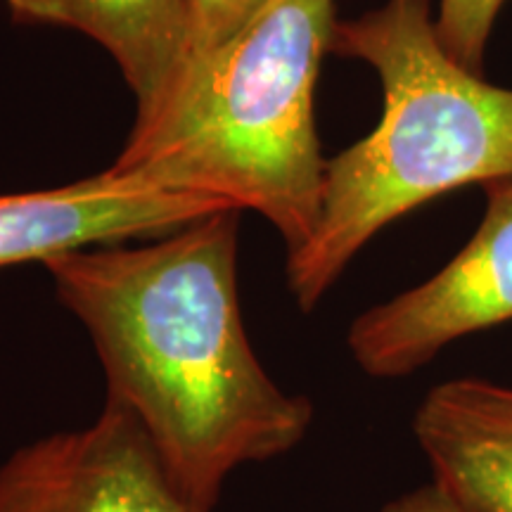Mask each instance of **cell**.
I'll use <instances>...</instances> for the list:
<instances>
[{"mask_svg": "<svg viewBox=\"0 0 512 512\" xmlns=\"http://www.w3.org/2000/svg\"><path fill=\"white\" fill-rule=\"evenodd\" d=\"M242 209L43 264L93 339L107 399L143 427L178 489L214 512L238 467L280 458L313 422L254 354L238 292Z\"/></svg>", "mask_w": 512, "mask_h": 512, "instance_id": "1", "label": "cell"}, {"mask_svg": "<svg viewBox=\"0 0 512 512\" xmlns=\"http://www.w3.org/2000/svg\"><path fill=\"white\" fill-rule=\"evenodd\" d=\"M330 53L380 76V124L328 159L311 240L287 254L302 311L328 294L370 240L446 192L512 176V91L470 72L441 43L430 0H384L337 19Z\"/></svg>", "mask_w": 512, "mask_h": 512, "instance_id": "2", "label": "cell"}, {"mask_svg": "<svg viewBox=\"0 0 512 512\" xmlns=\"http://www.w3.org/2000/svg\"><path fill=\"white\" fill-rule=\"evenodd\" d=\"M337 0H268L226 46L133 126L112 176L214 197L261 214L287 254L311 240L328 159L316 131V83Z\"/></svg>", "mask_w": 512, "mask_h": 512, "instance_id": "3", "label": "cell"}, {"mask_svg": "<svg viewBox=\"0 0 512 512\" xmlns=\"http://www.w3.org/2000/svg\"><path fill=\"white\" fill-rule=\"evenodd\" d=\"M484 219L472 240L430 280L351 323L347 347L375 380H401L448 344L512 320V176L482 185Z\"/></svg>", "mask_w": 512, "mask_h": 512, "instance_id": "4", "label": "cell"}, {"mask_svg": "<svg viewBox=\"0 0 512 512\" xmlns=\"http://www.w3.org/2000/svg\"><path fill=\"white\" fill-rule=\"evenodd\" d=\"M0 512H207L178 489L143 427L105 401L81 430L17 448L0 463Z\"/></svg>", "mask_w": 512, "mask_h": 512, "instance_id": "5", "label": "cell"}, {"mask_svg": "<svg viewBox=\"0 0 512 512\" xmlns=\"http://www.w3.org/2000/svg\"><path fill=\"white\" fill-rule=\"evenodd\" d=\"M233 204L159 190L110 171L60 188L0 195V268L166 233ZM238 209V207H235Z\"/></svg>", "mask_w": 512, "mask_h": 512, "instance_id": "6", "label": "cell"}, {"mask_svg": "<svg viewBox=\"0 0 512 512\" xmlns=\"http://www.w3.org/2000/svg\"><path fill=\"white\" fill-rule=\"evenodd\" d=\"M432 482L463 512H512V387L458 377L432 387L413 415Z\"/></svg>", "mask_w": 512, "mask_h": 512, "instance_id": "7", "label": "cell"}, {"mask_svg": "<svg viewBox=\"0 0 512 512\" xmlns=\"http://www.w3.org/2000/svg\"><path fill=\"white\" fill-rule=\"evenodd\" d=\"M15 22L91 36L114 57L138 102L136 124L155 119L181 79L188 48L185 0H5Z\"/></svg>", "mask_w": 512, "mask_h": 512, "instance_id": "8", "label": "cell"}, {"mask_svg": "<svg viewBox=\"0 0 512 512\" xmlns=\"http://www.w3.org/2000/svg\"><path fill=\"white\" fill-rule=\"evenodd\" d=\"M266 3L268 0H185L188 48H185L183 72L176 88L192 72H197L216 50L226 46Z\"/></svg>", "mask_w": 512, "mask_h": 512, "instance_id": "9", "label": "cell"}, {"mask_svg": "<svg viewBox=\"0 0 512 512\" xmlns=\"http://www.w3.org/2000/svg\"><path fill=\"white\" fill-rule=\"evenodd\" d=\"M505 0H439L434 17L444 48L470 72L482 74L486 46Z\"/></svg>", "mask_w": 512, "mask_h": 512, "instance_id": "10", "label": "cell"}, {"mask_svg": "<svg viewBox=\"0 0 512 512\" xmlns=\"http://www.w3.org/2000/svg\"><path fill=\"white\" fill-rule=\"evenodd\" d=\"M380 512H463L437 484L430 482L418 489L406 491L389 501Z\"/></svg>", "mask_w": 512, "mask_h": 512, "instance_id": "11", "label": "cell"}]
</instances>
